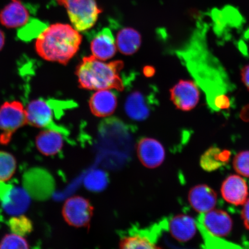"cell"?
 <instances>
[{
  "label": "cell",
  "mask_w": 249,
  "mask_h": 249,
  "mask_svg": "<svg viewBox=\"0 0 249 249\" xmlns=\"http://www.w3.org/2000/svg\"><path fill=\"white\" fill-rule=\"evenodd\" d=\"M240 117L242 120L249 122V105L245 106L241 111Z\"/></svg>",
  "instance_id": "836d02e7"
},
{
  "label": "cell",
  "mask_w": 249,
  "mask_h": 249,
  "mask_svg": "<svg viewBox=\"0 0 249 249\" xmlns=\"http://www.w3.org/2000/svg\"><path fill=\"white\" fill-rule=\"evenodd\" d=\"M117 48L121 53L132 55L138 51L142 43V36L132 28H123L118 31L116 40Z\"/></svg>",
  "instance_id": "ffe728a7"
},
{
  "label": "cell",
  "mask_w": 249,
  "mask_h": 249,
  "mask_svg": "<svg viewBox=\"0 0 249 249\" xmlns=\"http://www.w3.org/2000/svg\"><path fill=\"white\" fill-rule=\"evenodd\" d=\"M197 222L212 234L220 237L228 235L232 228L231 217L223 210L213 209L200 213Z\"/></svg>",
  "instance_id": "8fae6325"
},
{
  "label": "cell",
  "mask_w": 249,
  "mask_h": 249,
  "mask_svg": "<svg viewBox=\"0 0 249 249\" xmlns=\"http://www.w3.org/2000/svg\"><path fill=\"white\" fill-rule=\"evenodd\" d=\"M221 194L230 204L242 205L248 200L249 189L247 182L237 175L230 176L224 180L221 187Z\"/></svg>",
  "instance_id": "7c38bea8"
},
{
  "label": "cell",
  "mask_w": 249,
  "mask_h": 249,
  "mask_svg": "<svg viewBox=\"0 0 249 249\" xmlns=\"http://www.w3.org/2000/svg\"><path fill=\"white\" fill-rule=\"evenodd\" d=\"M241 75L243 83L249 91V64L242 68Z\"/></svg>",
  "instance_id": "1f68e13d"
},
{
  "label": "cell",
  "mask_w": 249,
  "mask_h": 249,
  "mask_svg": "<svg viewBox=\"0 0 249 249\" xmlns=\"http://www.w3.org/2000/svg\"><path fill=\"white\" fill-rule=\"evenodd\" d=\"M121 249H159L156 242L148 233L138 231L129 233L120 239Z\"/></svg>",
  "instance_id": "7402d4cb"
},
{
  "label": "cell",
  "mask_w": 249,
  "mask_h": 249,
  "mask_svg": "<svg viewBox=\"0 0 249 249\" xmlns=\"http://www.w3.org/2000/svg\"><path fill=\"white\" fill-rule=\"evenodd\" d=\"M108 178L107 173L101 170L90 171L84 179V185L87 190L93 192L104 191L108 185Z\"/></svg>",
  "instance_id": "603a6c76"
},
{
  "label": "cell",
  "mask_w": 249,
  "mask_h": 249,
  "mask_svg": "<svg viewBox=\"0 0 249 249\" xmlns=\"http://www.w3.org/2000/svg\"><path fill=\"white\" fill-rule=\"evenodd\" d=\"M137 155L140 162L148 169H155L164 162L166 151L158 140L143 138L139 140L136 146Z\"/></svg>",
  "instance_id": "9c48e42d"
},
{
  "label": "cell",
  "mask_w": 249,
  "mask_h": 249,
  "mask_svg": "<svg viewBox=\"0 0 249 249\" xmlns=\"http://www.w3.org/2000/svg\"><path fill=\"white\" fill-rule=\"evenodd\" d=\"M66 134L62 127L60 129H45L36 138V145L40 153L46 156H54L61 151Z\"/></svg>",
  "instance_id": "e0dca14e"
},
{
  "label": "cell",
  "mask_w": 249,
  "mask_h": 249,
  "mask_svg": "<svg viewBox=\"0 0 249 249\" xmlns=\"http://www.w3.org/2000/svg\"><path fill=\"white\" fill-rule=\"evenodd\" d=\"M3 211L9 216H18L26 212L30 204V196L20 187H12L1 201Z\"/></svg>",
  "instance_id": "d6986e66"
},
{
  "label": "cell",
  "mask_w": 249,
  "mask_h": 249,
  "mask_svg": "<svg viewBox=\"0 0 249 249\" xmlns=\"http://www.w3.org/2000/svg\"><path fill=\"white\" fill-rule=\"evenodd\" d=\"M17 169V161L13 155L0 151V181L5 182L13 176Z\"/></svg>",
  "instance_id": "484cf974"
},
{
  "label": "cell",
  "mask_w": 249,
  "mask_h": 249,
  "mask_svg": "<svg viewBox=\"0 0 249 249\" xmlns=\"http://www.w3.org/2000/svg\"><path fill=\"white\" fill-rule=\"evenodd\" d=\"M241 216L246 229L249 230V198L248 199L244 204Z\"/></svg>",
  "instance_id": "4dcf8cb0"
},
{
  "label": "cell",
  "mask_w": 249,
  "mask_h": 249,
  "mask_svg": "<svg viewBox=\"0 0 249 249\" xmlns=\"http://www.w3.org/2000/svg\"><path fill=\"white\" fill-rule=\"evenodd\" d=\"M170 97L177 108L189 111L197 107L200 93L193 81L180 80L170 89Z\"/></svg>",
  "instance_id": "ba28073f"
},
{
  "label": "cell",
  "mask_w": 249,
  "mask_h": 249,
  "mask_svg": "<svg viewBox=\"0 0 249 249\" xmlns=\"http://www.w3.org/2000/svg\"><path fill=\"white\" fill-rule=\"evenodd\" d=\"M93 210L94 208L88 199L76 196L65 201L62 213L68 225L80 228L89 226Z\"/></svg>",
  "instance_id": "52a82bcc"
},
{
  "label": "cell",
  "mask_w": 249,
  "mask_h": 249,
  "mask_svg": "<svg viewBox=\"0 0 249 249\" xmlns=\"http://www.w3.org/2000/svg\"><path fill=\"white\" fill-rule=\"evenodd\" d=\"M58 4L66 8L71 22L79 31L92 28L102 12L96 0H57Z\"/></svg>",
  "instance_id": "277c9868"
},
{
  "label": "cell",
  "mask_w": 249,
  "mask_h": 249,
  "mask_svg": "<svg viewBox=\"0 0 249 249\" xmlns=\"http://www.w3.org/2000/svg\"><path fill=\"white\" fill-rule=\"evenodd\" d=\"M93 57H85L78 65L76 71L80 88L89 90L115 89L123 91L124 77L121 71L122 61L105 62Z\"/></svg>",
  "instance_id": "7a4b0ae2"
},
{
  "label": "cell",
  "mask_w": 249,
  "mask_h": 249,
  "mask_svg": "<svg viewBox=\"0 0 249 249\" xmlns=\"http://www.w3.org/2000/svg\"><path fill=\"white\" fill-rule=\"evenodd\" d=\"M233 167L239 175L249 178V150L242 151L235 156Z\"/></svg>",
  "instance_id": "f1b7e54d"
},
{
  "label": "cell",
  "mask_w": 249,
  "mask_h": 249,
  "mask_svg": "<svg viewBox=\"0 0 249 249\" xmlns=\"http://www.w3.org/2000/svg\"><path fill=\"white\" fill-rule=\"evenodd\" d=\"M27 123L26 108L18 101L7 102L0 108V142L7 144L12 135Z\"/></svg>",
  "instance_id": "5b68a950"
},
{
  "label": "cell",
  "mask_w": 249,
  "mask_h": 249,
  "mask_svg": "<svg viewBox=\"0 0 249 249\" xmlns=\"http://www.w3.org/2000/svg\"><path fill=\"white\" fill-rule=\"evenodd\" d=\"M29 244L23 236L11 233L6 235L0 242V249H28Z\"/></svg>",
  "instance_id": "83f0119b"
},
{
  "label": "cell",
  "mask_w": 249,
  "mask_h": 249,
  "mask_svg": "<svg viewBox=\"0 0 249 249\" xmlns=\"http://www.w3.org/2000/svg\"><path fill=\"white\" fill-rule=\"evenodd\" d=\"M213 104L220 110H227L231 107L230 99L226 95L220 94L214 98Z\"/></svg>",
  "instance_id": "f546056e"
},
{
  "label": "cell",
  "mask_w": 249,
  "mask_h": 249,
  "mask_svg": "<svg viewBox=\"0 0 249 249\" xmlns=\"http://www.w3.org/2000/svg\"><path fill=\"white\" fill-rule=\"evenodd\" d=\"M197 228V223L194 218L187 214H177L167 222V229L171 235L180 242L191 240L194 237Z\"/></svg>",
  "instance_id": "2e32d148"
},
{
  "label": "cell",
  "mask_w": 249,
  "mask_h": 249,
  "mask_svg": "<svg viewBox=\"0 0 249 249\" xmlns=\"http://www.w3.org/2000/svg\"><path fill=\"white\" fill-rule=\"evenodd\" d=\"M124 102V110L130 118L135 121L147 119L151 111L157 107V87L148 85L145 88L130 90Z\"/></svg>",
  "instance_id": "3957f363"
},
{
  "label": "cell",
  "mask_w": 249,
  "mask_h": 249,
  "mask_svg": "<svg viewBox=\"0 0 249 249\" xmlns=\"http://www.w3.org/2000/svg\"><path fill=\"white\" fill-rule=\"evenodd\" d=\"M24 188L30 197L43 201L51 197L55 189V181L51 174L42 168L28 170L23 177Z\"/></svg>",
  "instance_id": "8992f818"
},
{
  "label": "cell",
  "mask_w": 249,
  "mask_h": 249,
  "mask_svg": "<svg viewBox=\"0 0 249 249\" xmlns=\"http://www.w3.org/2000/svg\"><path fill=\"white\" fill-rule=\"evenodd\" d=\"M27 123L33 126L44 129L60 128L53 122L54 111L49 101L36 99L29 103L26 108Z\"/></svg>",
  "instance_id": "30bf717a"
},
{
  "label": "cell",
  "mask_w": 249,
  "mask_h": 249,
  "mask_svg": "<svg viewBox=\"0 0 249 249\" xmlns=\"http://www.w3.org/2000/svg\"><path fill=\"white\" fill-rule=\"evenodd\" d=\"M82 36L73 26L55 23L36 38V51L43 60L67 65L79 51Z\"/></svg>",
  "instance_id": "6da1fadb"
},
{
  "label": "cell",
  "mask_w": 249,
  "mask_h": 249,
  "mask_svg": "<svg viewBox=\"0 0 249 249\" xmlns=\"http://www.w3.org/2000/svg\"><path fill=\"white\" fill-rule=\"evenodd\" d=\"M90 48L93 57L102 61L113 58L116 53L117 46L110 29L105 28L92 36Z\"/></svg>",
  "instance_id": "4fadbf2b"
},
{
  "label": "cell",
  "mask_w": 249,
  "mask_h": 249,
  "mask_svg": "<svg viewBox=\"0 0 249 249\" xmlns=\"http://www.w3.org/2000/svg\"><path fill=\"white\" fill-rule=\"evenodd\" d=\"M188 200L196 212L204 213L214 209L217 202V195L210 186L198 185L190 190Z\"/></svg>",
  "instance_id": "ac0fdd59"
},
{
  "label": "cell",
  "mask_w": 249,
  "mask_h": 249,
  "mask_svg": "<svg viewBox=\"0 0 249 249\" xmlns=\"http://www.w3.org/2000/svg\"><path fill=\"white\" fill-rule=\"evenodd\" d=\"M13 186L0 181V201H2L11 191Z\"/></svg>",
  "instance_id": "d6a6232c"
},
{
  "label": "cell",
  "mask_w": 249,
  "mask_h": 249,
  "mask_svg": "<svg viewBox=\"0 0 249 249\" xmlns=\"http://www.w3.org/2000/svg\"><path fill=\"white\" fill-rule=\"evenodd\" d=\"M48 27L45 23L38 19H31L18 31V37L24 41H30L38 36Z\"/></svg>",
  "instance_id": "d4e9b609"
},
{
  "label": "cell",
  "mask_w": 249,
  "mask_h": 249,
  "mask_svg": "<svg viewBox=\"0 0 249 249\" xmlns=\"http://www.w3.org/2000/svg\"><path fill=\"white\" fill-rule=\"evenodd\" d=\"M197 223V229L200 230L205 248L207 249H236L241 248L240 246L227 241L220 237L212 234L204 228L198 222Z\"/></svg>",
  "instance_id": "cb8c5ba5"
},
{
  "label": "cell",
  "mask_w": 249,
  "mask_h": 249,
  "mask_svg": "<svg viewBox=\"0 0 249 249\" xmlns=\"http://www.w3.org/2000/svg\"><path fill=\"white\" fill-rule=\"evenodd\" d=\"M8 225L12 232L23 236L29 234L33 230L32 222L22 214L11 217Z\"/></svg>",
  "instance_id": "4316f807"
},
{
  "label": "cell",
  "mask_w": 249,
  "mask_h": 249,
  "mask_svg": "<svg viewBox=\"0 0 249 249\" xmlns=\"http://www.w3.org/2000/svg\"><path fill=\"white\" fill-rule=\"evenodd\" d=\"M29 9L20 0H11L0 11V23L8 29L22 27L30 20Z\"/></svg>",
  "instance_id": "9a60e30c"
},
{
  "label": "cell",
  "mask_w": 249,
  "mask_h": 249,
  "mask_svg": "<svg viewBox=\"0 0 249 249\" xmlns=\"http://www.w3.org/2000/svg\"><path fill=\"white\" fill-rule=\"evenodd\" d=\"M5 41V34L3 31L0 29V51H1L4 47Z\"/></svg>",
  "instance_id": "e575fe53"
},
{
  "label": "cell",
  "mask_w": 249,
  "mask_h": 249,
  "mask_svg": "<svg viewBox=\"0 0 249 249\" xmlns=\"http://www.w3.org/2000/svg\"><path fill=\"white\" fill-rule=\"evenodd\" d=\"M117 93L115 89L98 90L89 99L90 110L98 117L110 116L117 108Z\"/></svg>",
  "instance_id": "5bb4252c"
},
{
  "label": "cell",
  "mask_w": 249,
  "mask_h": 249,
  "mask_svg": "<svg viewBox=\"0 0 249 249\" xmlns=\"http://www.w3.org/2000/svg\"><path fill=\"white\" fill-rule=\"evenodd\" d=\"M230 158L231 152L230 151H222L217 147H211L202 155L200 165L205 171H215L228 163Z\"/></svg>",
  "instance_id": "44dd1931"
}]
</instances>
